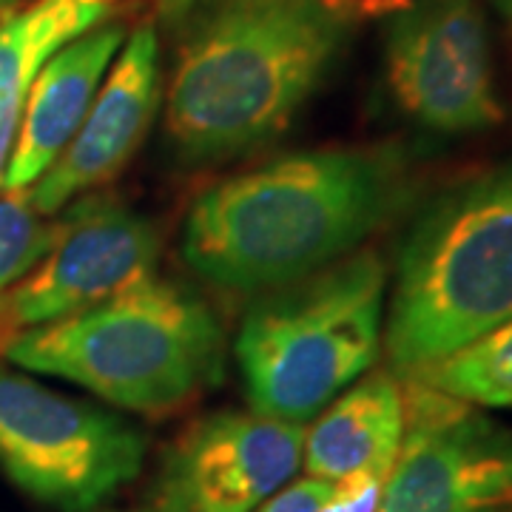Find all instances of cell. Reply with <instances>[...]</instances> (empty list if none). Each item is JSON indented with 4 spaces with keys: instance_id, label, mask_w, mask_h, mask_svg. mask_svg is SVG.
I'll return each mask as SVG.
<instances>
[{
    "instance_id": "1",
    "label": "cell",
    "mask_w": 512,
    "mask_h": 512,
    "mask_svg": "<svg viewBox=\"0 0 512 512\" xmlns=\"http://www.w3.org/2000/svg\"><path fill=\"white\" fill-rule=\"evenodd\" d=\"M410 197V157L396 143L308 148L205 188L180 254L214 288L271 291L365 248Z\"/></svg>"
},
{
    "instance_id": "2",
    "label": "cell",
    "mask_w": 512,
    "mask_h": 512,
    "mask_svg": "<svg viewBox=\"0 0 512 512\" xmlns=\"http://www.w3.org/2000/svg\"><path fill=\"white\" fill-rule=\"evenodd\" d=\"M168 83L177 157L211 165L282 137L345 43L330 0H197Z\"/></svg>"
},
{
    "instance_id": "3",
    "label": "cell",
    "mask_w": 512,
    "mask_h": 512,
    "mask_svg": "<svg viewBox=\"0 0 512 512\" xmlns=\"http://www.w3.org/2000/svg\"><path fill=\"white\" fill-rule=\"evenodd\" d=\"M512 319V157L478 168L413 217L384 305L387 370L407 379Z\"/></svg>"
},
{
    "instance_id": "4",
    "label": "cell",
    "mask_w": 512,
    "mask_h": 512,
    "mask_svg": "<svg viewBox=\"0 0 512 512\" xmlns=\"http://www.w3.org/2000/svg\"><path fill=\"white\" fill-rule=\"evenodd\" d=\"M3 356L117 410L163 416L220 382L225 336L202 296L154 274L89 311L20 333Z\"/></svg>"
},
{
    "instance_id": "5",
    "label": "cell",
    "mask_w": 512,
    "mask_h": 512,
    "mask_svg": "<svg viewBox=\"0 0 512 512\" xmlns=\"http://www.w3.org/2000/svg\"><path fill=\"white\" fill-rule=\"evenodd\" d=\"M387 282L382 256L359 248L256 293L234 345L251 410L305 424L367 376L382 356Z\"/></svg>"
},
{
    "instance_id": "6",
    "label": "cell",
    "mask_w": 512,
    "mask_h": 512,
    "mask_svg": "<svg viewBox=\"0 0 512 512\" xmlns=\"http://www.w3.org/2000/svg\"><path fill=\"white\" fill-rule=\"evenodd\" d=\"M146 433L117 410L0 370V473L57 512H94L140 476Z\"/></svg>"
},
{
    "instance_id": "7",
    "label": "cell",
    "mask_w": 512,
    "mask_h": 512,
    "mask_svg": "<svg viewBox=\"0 0 512 512\" xmlns=\"http://www.w3.org/2000/svg\"><path fill=\"white\" fill-rule=\"evenodd\" d=\"M52 248L0 296V356L29 330L89 311L157 274L160 234L111 194H86L60 214Z\"/></svg>"
},
{
    "instance_id": "8",
    "label": "cell",
    "mask_w": 512,
    "mask_h": 512,
    "mask_svg": "<svg viewBox=\"0 0 512 512\" xmlns=\"http://www.w3.org/2000/svg\"><path fill=\"white\" fill-rule=\"evenodd\" d=\"M396 106L436 134H473L504 120L481 0H410L384 32Z\"/></svg>"
},
{
    "instance_id": "9",
    "label": "cell",
    "mask_w": 512,
    "mask_h": 512,
    "mask_svg": "<svg viewBox=\"0 0 512 512\" xmlns=\"http://www.w3.org/2000/svg\"><path fill=\"white\" fill-rule=\"evenodd\" d=\"M404 439L379 512H512V424L402 382Z\"/></svg>"
},
{
    "instance_id": "10",
    "label": "cell",
    "mask_w": 512,
    "mask_h": 512,
    "mask_svg": "<svg viewBox=\"0 0 512 512\" xmlns=\"http://www.w3.org/2000/svg\"><path fill=\"white\" fill-rule=\"evenodd\" d=\"M305 427L256 410L211 413L165 453L157 507L165 512H254L302 470Z\"/></svg>"
},
{
    "instance_id": "11",
    "label": "cell",
    "mask_w": 512,
    "mask_h": 512,
    "mask_svg": "<svg viewBox=\"0 0 512 512\" xmlns=\"http://www.w3.org/2000/svg\"><path fill=\"white\" fill-rule=\"evenodd\" d=\"M160 106V43L151 23L137 26L94 97L74 140L37 180L26 200L57 217L74 200L111 183L134 157Z\"/></svg>"
},
{
    "instance_id": "12",
    "label": "cell",
    "mask_w": 512,
    "mask_h": 512,
    "mask_svg": "<svg viewBox=\"0 0 512 512\" xmlns=\"http://www.w3.org/2000/svg\"><path fill=\"white\" fill-rule=\"evenodd\" d=\"M123 43V23L109 20L63 46L40 69L3 174V194H26L55 165L83 126Z\"/></svg>"
},
{
    "instance_id": "13",
    "label": "cell",
    "mask_w": 512,
    "mask_h": 512,
    "mask_svg": "<svg viewBox=\"0 0 512 512\" xmlns=\"http://www.w3.org/2000/svg\"><path fill=\"white\" fill-rule=\"evenodd\" d=\"M404 439V387L390 370L367 373L305 430L302 470L336 487L379 484L390 476Z\"/></svg>"
},
{
    "instance_id": "14",
    "label": "cell",
    "mask_w": 512,
    "mask_h": 512,
    "mask_svg": "<svg viewBox=\"0 0 512 512\" xmlns=\"http://www.w3.org/2000/svg\"><path fill=\"white\" fill-rule=\"evenodd\" d=\"M126 0H35L0 20V188L40 69L80 35L114 20Z\"/></svg>"
},
{
    "instance_id": "15",
    "label": "cell",
    "mask_w": 512,
    "mask_h": 512,
    "mask_svg": "<svg viewBox=\"0 0 512 512\" xmlns=\"http://www.w3.org/2000/svg\"><path fill=\"white\" fill-rule=\"evenodd\" d=\"M402 382L433 387L476 407L512 410V319L439 365L424 367Z\"/></svg>"
},
{
    "instance_id": "16",
    "label": "cell",
    "mask_w": 512,
    "mask_h": 512,
    "mask_svg": "<svg viewBox=\"0 0 512 512\" xmlns=\"http://www.w3.org/2000/svg\"><path fill=\"white\" fill-rule=\"evenodd\" d=\"M60 217H40L26 194L0 197V296L52 248Z\"/></svg>"
},
{
    "instance_id": "17",
    "label": "cell",
    "mask_w": 512,
    "mask_h": 512,
    "mask_svg": "<svg viewBox=\"0 0 512 512\" xmlns=\"http://www.w3.org/2000/svg\"><path fill=\"white\" fill-rule=\"evenodd\" d=\"M333 484L319 478H293L254 512H328Z\"/></svg>"
},
{
    "instance_id": "18",
    "label": "cell",
    "mask_w": 512,
    "mask_h": 512,
    "mask_svg": "<svg viewBox=\"0 0 512 512\" xmlns=\"http://www.w3.org/2000/svg\"><path fill=\"white\" fill-rule=\"evenodd\" d=\"M330 3L339 6L342 12H345V6H356L362 12H396V9L407 6L410 0H330Z\"/></svg>"
},
{
    "instance_id": "19",
    "label": "cell",
    "mask_w": 512,
    "mask_h": 512,
    "mask_svg": "<svg viewBox=\"0 0 512 512\" xmlns=\"http://www.w3.org/2000/svg\"><path fill=\"white\" fill-rule=\"evenodd\" d=\"M154 3H157L160 20H165V23H180L194 9L197 0H154Z\"/></svg>"
},
{
    "instance_id": "20",
    "label": "cell",
    "mask_w": 512,
    "mask_h": 512,
    "mask_svg": "<svg viewBox=\"0 0 512 512\" xmlns=\"http://www.w3.org/2000/svg\"><path fill=\"white\" fill-rule=\"evenodd\" d=\"M495 12L501 15V20H504V26H507V32H510L512 37V0H493Z\"/></svg>"
},
{
    "instance_id": "21",
    "label": "cell",
    "mask_w": 512,
    "mask_h": 512,
    "mask_svg": "<svg viewBox=\"0 0 512 512\" xmlns=\"http://www.w3.org/2000/svg\"><path fill=\"white\" fill-rule=\"evenodd\" d=\"M15 3H18V0H0V20L15 12Z\"/></svg>"
},
{
    "instance_id": "22",
    "label": "cell",
    "mask_w": 512,
    "mask_h": 512,
    "mask_svg": "<svg viewBox=\"0 0 512 512\" xmlns=\"http://www.w3.org/2000/svg\"><path fill=\"white\" fill-rule=\"evenodd\" d=\"M123 512H165V510H160V507L154 504V507H143V510H123Z\"/></svg>"
}]
</instances>
